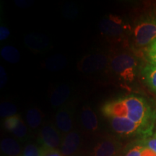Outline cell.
Returning a JSON list of instances; mask_svg holds the SVG:
<instances>
[{
  "instance_id": "obj_34",
  "label": "cell",
  "mask_w": 156,
  "mask_h": 156,
  "mask_svg": "<svg viewBox=\"0 0 156 156\" xmlns=\"http://www.w3.org/2000/svg\"><path fill=\"white\" fill-rule=\"evenodd\" d=\"M119 156H122V155H119Z\"/></svg>"
},
{
  "instance_id": "obj_12",
  "label": "cell",
  "mask_w": 156,
  "mask_h": 156,
  "mask_svg": "<svg viewBox=\"0 0 156 156\" xmlns=\"http://www.w3.org/2000/svg\"><path fill=\"white\" fill-rule=\"evenodd\" d=\"M81 135L77 130L73 129L65 134L62 139L60 151L64 156H70L78 153L81 145Z\"/></svg>"
},
{
  "instance_id": "obj_19",
  "label": "cell",
  "mask_w": 156,
  "mask_h": 156,
  "mask_svg": "<svg viewBox=\"0 0 156 156\" xmlns=\"http://www.w3.org/2000/svg\"><path fill=\"white\" fill-rule=\"evenodd\" d=\"M1 56L6 62L11 64H16L20 59L18 50L12 46H5L2 48Z\"/></svg>"
},
{
  "instance_id": "obj_15",
  "label": "cell",
  "mask_w": 156,
  "mask_h": 156,
  "mask_svg": "<svg viewBox=\"0 0 156 156\" xmlns=\"http://www.w3.org/2000/svg\"><path fill=\"white\" fill-rule=\"evenodd\" d=\"M0 147L2 152L7 156H21L23 151L18 140L11 137L3 138Z\"/></svg>"
},
{
  "instance_id": "obj_26",
  "label": "cell",
  "mask_w": 156,
  "mask_h": 156,
  "mask_svg": "<svg viewBox=\"0 0 156 156\" xmlns=\"http://www.w3.org/2000/svg\"><path fill=\"white\" fill-rule=\"evenodd\" d=\"M7 82V75L5 68L2 66H0V87L3 88L5 86Z\"/></svg>"
},
{
  "instance_id": "obj_3",
  "label": "cell",
  "mask_w": 156,
  "mask_h": 156,
  "mask_svg": "<svg viewBox=\"0 0 156 156\" xmlns=\"http://www.w3.org/2000/svg\"><path fill=\"white\" fill-rule=\"evenodd\" d=\"M133 39L140 47L151 46L156 40V17H147L140 20L134 26Z\"/></svg>"
},
{
  "instance_id": "obj_5",
  "label": "cell",
  "mask_w": 156,
  "mask_h": 156,
  "mask_svg": "<svg viewBox=\"0 0 156 156\" xmlns=\"http://www.w3.org/2000/svg\"><path fill=\"white\" fill-rule=\"evenodd\" d=\"M101 33L108 40L118 41L124 36L126 25L119 17L109 15L101 20L99 23Z\"/></svg>"
},
{
  "instance_id": "obj_6",
  "label": "cell",
  "mask_w": 156,
  "mask_h": 156,
  "mask_svg": "<svg viewBox=\"0 0 156 156\" xmlns=\"http://www.w3.org/2000/svg\"><path fill=\"white\" fill-rule=\"evenodd\" d=\"M63 137L56 125L46 122L43 124L39 132V143L42 148L58 149L61 147Z\"/></svg>"
},
{
  "instance_id": "obj_20",
  "label": "cell",
  "mask_w": 156,
  "mask_h": 156,
  "mask_svg": "<svg viewBox=\"0 0 156 156\" xmlns=\"http://www.w3.org/2000/svg\"><path fill=\"white\" fill-rule=\"evenodd\" d=\"M17 108L12 103L4 101L0 106V116L2 118L7 119L17 115Z\"/></svg>"
},
{
  "instance_id": "obj_17",
  "label": "cell",
  "mask_w": 156,
  "mask_h": 156,
  "mask_svg": "<svg viewBox=\"0 0 156 156\" xmlns=\"http://www.w3.org/2000/svg\"><path fill=\"white\" fill-rule=\"evenodd\" d=\"M67 59L62 54H56L48 58L44 62L43 67L50 72H57L67 67Z\"/></svg>"
},
{
  "instance_id": "obj_32",
  "label": "cell",
  "mask_w": 156,
  "mask_h": 156,
  "mask_svg": "<svg viewBox=\"0 0 156 156\" xmlns=\"http://www.w3.org/2000/svg\"><path fill=\"white\" fill-rule=\"evenodd\" d=\"M70 156H82V155L80 153H76V154H74V155H70Z\"/></svg>"
},
{
  "instance_id": "obj_25",
  "label": "cell",
  "mask_w": 156,
  "mask_h": 156,
  "mask_svg": "<svg viewBox=\"0 0 156 156\" xmlns=\"http://www.w3.org/2000/svg\"><path fill=\"white\" fill-rule=\"evenodd\" d=\"M42 148V147H41ZM42 156H64L59 149L42 148Z\"/></svg>"
},
{
  "instance_id": "obj_28",
  "label": "cell",
  "mask_w": 156,
  "mask_h": 156,
  "mask_svg": "<svg viewBox=\"0 0 156 156\" xmlns=\"http://www.w3.org/2000/svg\"><path fill=\"white\" fill-rule=\"evenodd\" d=\"M146 55H147L150 64L156 66V50H152L148 48Z\"/></svg>"
},
{
  "instance_id": "obj_11",
  "label": "cell",
  "mask_w": 156,
  "mask_h": 156,
  "mask_svg": "<svg viewBox=\"0 0 156 156\" xmlns=\"http://www.w3.org/2000/svg\"><path fill=\"white\" fill-rule=\"evenodd\" d=\"M3 124L4 127L20 141H25L28 137V127L19 115L5 119Z\"/></svg>"
},
{
  "instance_id": "obj_16",
  "label": "cell",
  "mask_w": 156,
  "mask_h": 156,
  "mask_svg": "<svg viewBox=\"0 0 156 156\" xmlns=\"http://www.w3.org/2000/svg\"><path fill=\"white\" fill-rule=\"evenodd\" d=\"M142 78L146 85L156 94V66L147 64L141 70Z\"/></svg>"
},
{
  "instance_id": "obj_31",
  "label": "cell",
  "mask_w": 156,
  "mask_h": 156,
  "mask_svg": "<svg viewBox=\"0 0 156 156\" xmlns=\"http://www.w3.org/2000/svg\"><path fill=\"white\" fill-rule=\"evenodd\" d=\"M149 49L152 50H156V40L154 41L152 43V44L149 46Z\"/></svg>"
},
{
  "instance_id": "obj_22",
  "label": "cell",
  "mask_w": 156,
  "mask_h": 156,
  "mask_svg": "<svg viewBox=\"0 0 156 156\" xmlns=\"http://www.w3.org/2000/svg\"><path fill=\"white\" fill-rule=\"evenodd\" d=\"M63 13L67 18H75L78 15L77 7L74 4H66L63 8Z\"/></svg>"
},
{
  "instance_id": "obj_4",
  "label": "cell",
  "mask_w": 156,
  "mask_h": 156,
  "mask_svg": "<svg viewBox=\"0 0 156 156\" xmlns=\"http://www.w3.org/2000/svg\"><path fill=\"white\" fill-rule=\"evenodd\" d=\"M110 56L104 53H94L83 56L77 63V69L84 74H94L108 68Z\"/></svg>"
},
{
  "instance_id": "obj_30",
  "label": "cell",
  "mask_w": 156,
  "mask_h": 156,
  "mask_svg": "<svg viewBox=\"0 0 156 156\" xmlns=\"http://www.w3.org/2000/svg\"><path fill=\"white\" fill-rule=\"evenodd\" d=\"M141 156H156V153L145 146H144L143 149L142 151Z\"/></svg>"
},
{
  "instance_id": "obj_29",
  "label": "cell",
  "mask_w": 156,
  "mask_h": 156,
  "mask_svg": "<svg viewBox=\"0 0 156 156\" xmlns=\"http://www.w3.org/2000/svg\"><path fill=\"white\" fill-rule=\"evenodd\" d=\"M15 3L20 8H28L34 4V2L28 0H15Z\"/></svg>"
},
{
  "instance_id": "obj_18",
  "label": "cell",
  "mask_w": 156,
  "mask_h": 156,
  "mask_svg": "<svg viewBox=\"0 0 156 156\" xmlns=\"http://www.w3.org/2000/svg\"><path fill=\"white\" fill-rule=\"evenodd\" d=\"M44 114L36 107L29 108L26 113V122L31 129H36L42 124Z\"/></svg>"
},
{
  "instance_id": "obj_7",
  "label": "cell",
  "mask_w": 156,
  "mask_h": 156,
  "mask_svg": "<svg viewBox=\"0 0 156 156\" xmlns=\"http://www.w3.org/2000/svg\"><path fill=\"white\" fill-rule=\"evenodd\" d=\"M113 131L116 134L124 136L140 134L146 137L145 132L141 126L123 117H110L108 119Z\"/></svg>"
},
{
  "instance_id": "obj_8",
  "label": "cell",
  "mask_w": 156,
  "mask_h": 156,
  "mask_svg": "<svg viewBox=\"0 0 156 156\" xmlns=\"http://www.w3.org/2000/svg\"><path fill=\"white\" fill-rule=\"evenodd\" d=\"M75 112V107L72 103L64 104L58 109L55 116V125L61 133L67 134L73 130Z\"/></svg>"
},
{
  "instance_id": "obj_9",
  "label": "cell",
  "mask_w": 156,
  "mask_h": 156,
  "mask_svg": "<svg viewBox=\"0 0 156 156\" xmlns=\"http://www.w3.org/2000/svg\"><path fill=\"white\" fill-rule=\"evenodd\" d=\"M120 149L119 142L114 137L108 136L97 142L90 156H119Z\"/></svg>"
},
{
  "instance_id": "obj_10",
  "label": "cell",
  "mask_w": 156,
  "mask_h": 156,
  "mask_svg": "<svg viewBox=\"0 0 156 156\" xmlns=\"http://www.w3.org/2000/svg\"><path fill=\"white\" fill-rule=\"evenodd\" d=\"M25 46L31 51L44 53L50 50L51 43L48 36L41 33H30L25 38Z\"/></svg>"
},
{
  "instance_id": "obj_24",
  "label": "cell",
  "mask_w": 156,
  "mask_h": 156,
  "mask_svg": "<svg viewBox=\"0 0 156 156\" xmlns=\"http://www.w3.org/2000/svg\"><path fill=\"white\" fill-rule=\"evenodd\" d=\"M141 143L145 147H147L152 150L154 153H156V136L153 135V136H148V137L143 138Z\"/></svg>"
},
{
  "instance_id": "obj_27",
  "label": "cell",
  "mask_w": 156,
  "mask_h": 156,
  "mask_svg": "<svg viewBox=\"0 0 156 156\" xmlns=\"http://www.w3.org/2000/svg\"><path fill=\"white\" fill-rule=\"evenodd\" d=\"M10 35V32H9V28H7L5 25H2L0 27V41H3L7 39Z\"/></svg>"
},
{
  "instance_id": "obj_33",
  "label": "cell",
  "mask_w": 156,
  "mask_h": 156,
  "mask_svg": "<svg viewBox=\"0 0 156 156\" xmlns=\"http://www.w3.org/2000/svg\"><path fill=\"white\" fill-rule=\"evenodd\" d=\"M153 135H154V136H156V131H155V134H153Z\"/></svg>"
},
{
  "instance_id": "obj_13",
  "label": "cell",
  "mask_w": 156,
  "mask_h": 156,
  "mask_svg": "<svg viewBox=\"0 0 156 156\" xmlns=\"http://www.w3.org/2000/svg\"><path fill=\"white\" fill-rule=\"evenodd\" d=\"M80 122L82 127L87 133H95L99 129L97 115L90 106L85 105L80 114Z\"/></svg>"
},
{
  "instance_id": "obj_1",
  "label": "cell",
  "mask_w": 156,
  "mask_h": 156,
  "mask_svg": "<svg viewBox=\"0 0 156 156\" xmlns=\"http://www.w3.org/2000/svg\"><path fill=\"white\" fill-rule=\"evenodd\" d=\"M101 112L107 119L123 117L143 129L146 137L151 136L156 120V113L143 98L136 95L119 98L103 105Z\"/></svg>"
},
{
  "instance_id": "obj_2",
  "label": "cell",
  "mask_w": 156,
  "mask_h": 156,
  "mask_svg": "<svg viewBox=\"0 0 156 156\" xmlns=\"http://www.w3.org/2000/svg\"><path fill=\"white\" fill-rule=\"evenodd\" d=\"M111 72L124 82H132L136 75L137 60L131 54L119 52L110 56L108 66Z\"/></svg>"
},
{
  "instance_id": "obj_21",
  "label": "cell",
  "mask_w": 156,
  "mask_h": 156,
  "mask_svg": "<svg viewBox=\"0 0 156 156\" xmlns=\"http://www.w3.org/2000/svg\"><path fill=\"white\" fill-rule=\"evenodd\" d=\"M21 156H42V148L34 143H28L23 148Z\"/></svg>"
},
{
  "instance_id": "obj_23",
  "label": "cell",
  "mask_w": 156,
  "mask_h": 156,
  "mask_svg": "<svg viewBox=\"0 0 156 156\" xmlns=\"http://www.w3.org/2000/svg\"><path fill=\"white\" fill-rule=\"evenodd\" d=\"M143 147L144 145L140 142L138 144L130 147L126 152V153L124 154V156H141L142 151L143 149Z\"/></svg>"
},
{
  "instance_id": "obj_14",
  "label": "cell",
  "mask_w": 156,
  "mask_h": 156,
  "mask_svg": "<svg viewBox=\"0 0 156 156\" xmlns=\"http://www.w3.org/2000/svg\"><path fill=\"white\" fill-rule=\"evenodd\" d=\"M71 95V88L67 84H60L55 87L50 95V103L53 108L61 107L65 104Z\"/></svg>"
}]
</instances>
